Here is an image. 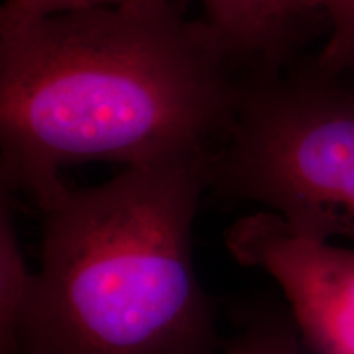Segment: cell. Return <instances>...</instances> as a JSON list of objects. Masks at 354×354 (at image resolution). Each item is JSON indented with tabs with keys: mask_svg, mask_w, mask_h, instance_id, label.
<instances>
[{
	"mask_svg": "<svg viewBox=\"0 0 354 354\" xmlns=\"http://www.w3.org/2000/svg\"><path fill=\"white\" fill-rule=\"evenodd\" d=\"M207 20L179 0L77 8L0 28L2 194L39 210L63 167L135 166L210 153L232 128L246 82Z\"/></svg>",
	"mask_w": 354,
	"mask_h": 354,
	"instance_id": "1",
	"label": "cell"
},
{
	"mask_svg": "<svg viewBox=\"0 0 354 354\" xmlns=\"http://www.w3.org/2000/svg\"><path fill=\"white\" fill-rule=\"evenodd\" d=\"M210 153L64 185L43 207L41 266L15 354H196L218 339L215 300L192 258Z\"/></svg>",
	"mask_w": 354,
	"mask_h": 354,
	"instance_id": "2",
	"label": "cell"
},
{
	"mask_svg": "<svg viewBox=\"0 0 354 354\" xmlns=\"http://www.w3.org/2000/svg\"><path fill=\"white\" fill-rule=\"evenodd\" d=\"M207 189L268 207L300 236L354 243V88L315 63L261 69L210 153Z\"/></svg>",
	"mask_w": 354,
	"mask_h": 354,
	"instance_id": "3",
	"label": "cell"
},
{
	"mask_svg": "<svg viewBox=\"0 0 354 354\" xmlns=\"http://www.w3.org/2000/svg\"><path fill=\"white\" fill-rule=\"evenodd\" d=\"M225 243L241 266L277 282L305 349L354 354V248L300 236L269 210L234 221Z\"/></svg>",
	"mask_w": 354,
	"mask_h": 354,
	"instance_id": "4",
	"label": "cell"
},
{
	"mask_svg": "<svg viewBox=\"0 0 354 354\" xmlns=\"http://www.w3.org/2000/svg\"><path fill=\"white\" fill-rule=\"evenodd\" d=\"M205 20L240 61L261 69L284 68L294 56L307 26L292 0H202Z\"/></svg>",
	"mask_w": 354,
	"mask_h": 354,
	"instance_id": "5",
	"label": "cell"
},
{
	"mask_svg": "<svg viewBox=\"0 0 354 354\" xmlns=\"http://www.w3.org/2000/svg\"><path fill=\"white\" fill-rule=\"evenodd\" d=\"M236 315V333L223 342L216 339L196 354H302L297 325L287 310L269 302H253Z\"/></svg>",
	"mask_w": 354,
	"mask_h": 354,
	"instance_id": "6",
	"label": "cell"
},
{
	"mask_svg": "<svg viewBox=\"0 0 354 354\" xmlns=\"http://www.w3.org/2000/svg\"><path fill=\"white\" fill-rule=\"evenodd\" d=\"M32 274L26 269L12 216L10 197L2 194L0 210V354H15L17 328Z\"/></svg>",
	"mask_w": 354,
	"mask_h": 354,
	"instance_id": "7",
	"label": "cell"
},
{
	"mask_svg": "<svg viewBox=\"0 0 354 354\" xmlns=\"http://www.w3.org/2000/svg\"><path fill=\"white\" fill-rule=\"evenodd\" d=\"M304 19L323 17L330 25V37L323 44L315 64L323 73L342 77L354 69V0H292Z\"/></svg>",
	"mask_w": 354,
	"mask_h": 354,
	"instance_id": "8",
	"label": "cell"
},
{
	"mask_svg": "<svg viewBox=\"0 0 354 354\" xmlns=\"http://www.w3.org/2000/svg\"><path fill=\"white\" fill-rule=\"evenodd\" d=\"M133 0H6L0 12V28H10L26 21L43 19L77 8L117 6Z\"/></svg>",
	"mask_w": 354,
	"mask_h": 354,
	"instance_id": "9",
	"label": "cell"
},
{
	"mask_svg": "<svg viewBox=\"0 0 354 354\" xmlns=\"http://www.w3.org/2000/svg\"><path fill=\"white\" fill-rule=\"evenodd\" d=\"M349 86H351V87L354 88V79H353V81H351V84H349Z\"/></svg>",
	"mask_w": 354,
	"mask_h": 354,
	"instance_id": "10",
	"label": "cell"
}]
</instances>
